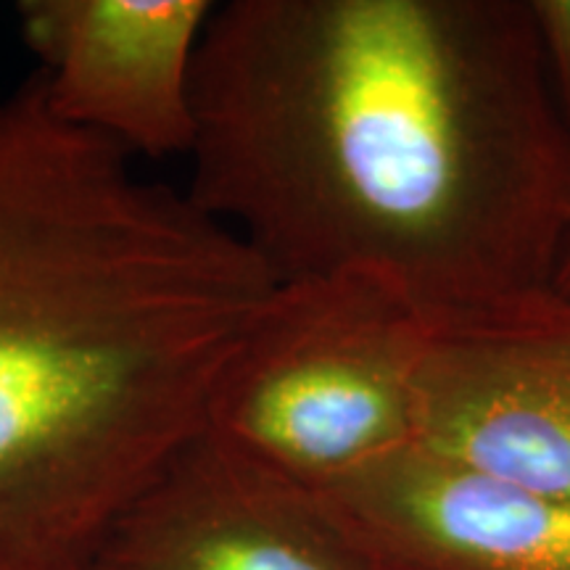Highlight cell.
Instances as JSON below:
<instances>
[{"instance_id":"obj_1","label":"cell","mask_w":570,"mask_h":570,"mask_svg":"<svg viewBox=\"0 0 570 570\" xmlns=\"http://www.w3.org/2000/svg\"><path fill=\"white\" fill-rule=\"evenodd\" d=\"M188 196L277 283L428 315L550 288L570 125L529 0H233L196 61Z\"/></svg>"},{"instance_id":"obj_2","label":"cell","mask_w":570,"mask_h":570,"mask_svg":"<svg viewBox=\"0 0 570 570\" xmlns=\"http://www.w3.org/2000/svg\"><path fill=\"white\" fill-rule=\"evenodd\" d=\"M275 283L188 190L61 122L38 75L0 98V570H88L204 433Z\"/></svg>"},{"instance_id":"obj_3","label":"cell","mask_w":570,"mask_h":570,"mask_svg":"<svg viewBox=\"0 0 570 570\" xmlns=\"http://www.w3.org/2000/svg\"><path fill=\"white\" fill-rule=\"evenodd\" d=\"M431 315L394 283L344 273L275 283L219 373L204 433L317 491L412 446Z\"/></svg>"},{"instance_id":"obj_4","label":"cell","mask_w":570,"mask_h":570,"mask_svg":"<svg viewBox=\"0 0 570 570\" xmlns=\"http://www.w3.org/2000/svg\"><path fill=\"white\" fill-rule=\"evenodd\" d=\"M412 446L570 502V298L550 285L431 315Z\"/></svg>"},{"instance_id":"obj_5","label":"cell","mask_w":570,"mask_h":570,"mask_svg":"<svg viewBox=\"0 0 570 570\" xmlns=\"http://www.w3.org/2000/svg\"><path fill=\"white\" fill-rule=\"evenodd\" d=\"M212 0H24L21 40L61 122L130 156H188Z\"/></svg>"},{"instance_id":"obj_6","label":"cell","mask_w":570,"mask_h":570,"mask_svg":"<svg viewBox=\"0 0 570 570\" xmlns=\"http://www.w3.org/2000/svg\"><path fill=\"white\" fill-rule=\"evenodd\" d=\"M88 570H373L309 491L198 433L132 499Z\"/></svg>"},{"instance_id":"obj_7","label":"cell","mask_w":570,"mask_h":570,"mask_svg":"<svg viewBox=\"0 0 570 570\" xmlns=\"http://www.w3.org/2000/svg\"><path fill=\"white\" fill-rule=\"evenodd\" d=\"M373 570H570V502L417 446L309 491Z\"/></svg>"},{"instance_id":"obj_8","label":"cell","mask_w":570,"mask_h":570,"mask_svg":"<svg viewBox=\"0 0 570 570\" xmlns=\"http://www.w3.org/2000/svg\"><path fill=\"white\" fill-rule=\"evenodd\" d=\"M550 88L570 125V0H529Z\"/></svg>"},{"instance_id":"obj_9","label":"cell","mask_w":570,"mask_h":570,"mask_svg":"<svg viewBox=\"0 0 570 570\" xmlns=\"http://www.w3.org/2000/svg\"><path fill=\"white\" fill-rule=\"evenodd\" d=\"M552 288L558 291V294L570 298V230H568V235H566V244H562L558 267H554Z\"/></svg>"}]
</instances>
